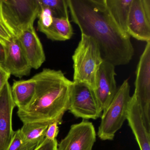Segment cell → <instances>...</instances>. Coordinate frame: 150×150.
I'll use <instances>...</instances> for the list:
<instances>
[{
	"instance_id": "14",
	"label": "cell",
	"mask_w": 150,
	"mask_h": 150,
	"mask_svg": "<svg viewBox=\"0 0 150 150\" xmlns=\"http://www.w3.org/2000/svg\"><path fill=\"white\" fill-rule=\"evenodd\" d=\"M126 119L140 150H150V132L145 125L138 102L134 95L131 98Z\"/></svg>"
},
{
	"instance_id": "7",
	"label": "cell",
	"mask_w": 150,
	"mask_h": 150,
	"mask_svg": "<svg viewBox=\"0 0 150 150\" xmlns=\"http://www.w3.org/2000/svg\"><path fill=\"white\" fill-rule=\"evenodd\" d=\"M68 110L75 117L86 120L97 119L103 112L94 91L84 84L75 83L71 93Z\"/></svg>"
},
{
	"instance_id": "20",
	"label": "cell",
	"mask_w": 150,
	"mask_h": 150,
	"mask_svg": "<svg viewBox=\"0 0 150 150\" xmlns=\"http://www.w3.org/2000/svg\"><path fill=\"white\" fill-rule=\"evenodd\" d=\"M38 18V30L40 31L44 29L49 28L51 25L54 17L49 8H41Z\"/></svg>"
},
{
	"instance_id": "26",
	"label": "cell",
	"mask_w": 150,
	"mask_h": 150,
	"mask_svg": "<svg viewBox=\"0 0 150 150\" xmlns=\"http://www.w3.org/2000/svg\"><path fill=\"white\" fill-rule=\"evenodd\" d=\"M6 46L0 42V63H4L6 59Z\"/></svg>"
},
{
	"instance_id": "23",
	"label": "cell",
	"mask_w": 150,
	"mask_h": 150,
	"mask_svg": "<svg viewBox=\"0 0 150 150\" xmlns=\"http://www.w3.org/2000/svg\"><path fill=\"white\" fill-rule=\"evenodd\" d=\"M58 123L57 122L49 125L45 132V138L50 140H55L59 133Z\"/></svg>"
},
{
	"instance_id": "11",
	"label": "cell",
	"mask_w": 150,
	"mask_h": 150,
	"mask_svg": "<svg viewBox=\"0 0 150 150\" xmlns=\"http://www.w3.org/2000/svg\"><path fill=\"white\" fill-rule=\"evenodd\" d=\"M115 67L104 61L98 71L94 93L103 111L109 105L117 90Z\"/></svg>"
},
{
	"instance_id": "8",
	"label": "cell",
	"mask_w": 150,
	"mask_h": 150,
	"mask_svg": "<svg viewBox=\"0 0 150 150\" xmlns=\"http://www.w3.org/2000/svg\"><path fill=\"white\" fill-rule=\"evenodd\" d=\"M127 34L138 41L150 42V0H132Z\"/></svg>"
},
{
	"instance_id": "4",
	"label": "cell",
	"mask_w": 150,
	"mask_h": 150,
	"mask_svg": "<svg viewBox=\"0 0 150 150\" xmlns=\"http://www.w3.org/2000/svg\"><path fill=\"white\" fill-rule=\"evenodd\" d=\"M131 98L129 84L126 79L117 89L109 105L103 111L97 133L101 140H113L126 119Z\"/></svg>"
},
{
	"instance_id": "12",
	"label": "cell",
	"mask_w": 150,
	"mask_h": 150,
	"mask_svg": "<svg viewBox=\"0 0 150 150\" xmlns=\"http://www.w3.org/2000/svg\"><path fill=\"white\" fill-rule=\"evenodd\" d=\"M6 56L3 64L11 75L22 78L30 74L31 68L17 37H14L6 46Z\"/></svg>"
},
{
	"instance_id": "15",
	"label": "cell",
	"mask_w": 150,
	"mask_h": 150,
	"mask_svg": "<svg viewBox=\"0 0 150 150\" xmlns=\"http://www.w3.org/2000/svg\"><path fill=\"white\" fill-rule=\"evenodd\" d=\"M49 125L25 123L20 129L22 138L23 150H35L45 138Z\"/></svg>"
},
{
	"instance_id": "9",
	"label": "cell",
	"mask_w": 150,
	"mask_h": 150,
	"mask_svg": "<svg viewBox=\"0 0 150 150\" xmlns=\"http://www.w3.org/2000/svg\"><path fill=\"white\" fill-rule=\"evenodd\" d=\"M96 132L91 122L83 120L71 126L67 136L58 144V150H92Z\"/></svg>"
},
{
	"instance_id": "5",
	"label": "cell",
	"mask_w": 150,
	"mask_h": 150,
	"mask_svg": "<svg viewBox=\"0 0 150 150\" xmlns=\"http://www.w3.org/2000/svg\"><path fill=\"white\" fill-rule=\"evenodd\" d=\"M1 15L16 37L34 26L41 10L38 0H1Z\"/></svg>"
},
{
	"instance_id": "22",
	"label": "cell",
	"mask_w": 150,
	"mask_h": 150,
	"mask_svg": "<svg viewBox=\"0 0 150 150\" xmlns=\"http://www.w3.org/2000/svg\"><path fill=\"white\" fill-rule=\"evenodd\" d=\"M7 150H23L22 138L20 129L14 132L12 141Z\"/></svg>"
},
{
	"instance_id": "2",
	"label": "cell",
	"mask_w": 150,
	"mask_h": 150,
	"mask_svg": "<svg viewBox=\"0 0 150 150\" xmlns=\"http://www.w3.org/2000/svg\"><path fill=\"white\" fill-rule=\"evenodd\" d=\"M35 92L31 102L17 114L25 123L60 124L69 108L73 81L60 70L44 68L34 76Z\"/></svg>"
},
{
	"instance_id": "24",
	"label": "cell",
	"mask_w": 150,
	"mask_h": 150,
	"mask_svg": "<svg viewBox=\"0 0 150 150\" xmlns=\"http://www.w3.org/2000/svg\"><path fill=\"white\" fill-rule=\"evenodd\" d=\"M57 139L50 140L45 139L43 142L35 150H58Z\"/></svg>"
},
{
	"instance_id": "3",
	"label": "cell",
	"mask_w": 150,
	"mask_h": 150,
	"mask_svg": "<svg viewBox=\"0 0 150 150\" xmlns=\"http://www.w3.org/2000/svg\"><path fill=\"white\" fill-rule=\"evenodd\" d=\"M73 82L82 84L95 91L98 71L104 61L100 47L94 39L81 35L80 41L72 56Z\"/></svg>"
},
{
	"instance_id": "17",
	"label": "cell",
	"mask_w": 150,
	"mask_h": 150,
	"mask_svg": "<svg viewBox=\"0 0 150 150\" xmlns=\"http://www.w3.org/2000/svg\"><path fill=\"white\" fill-rule=\"evenodd\" d=\"M132 2V0H105V5L113 21L126 35H128L127 23Z\"/></svg>"
},
{
	"instance_id": "10",
	"label": "cell",
	"mask_w": 150,
	"mask_h": 150,
	"mask_svg": "<svg viewBox=\"0 0 150 150\" xmlns=\"http://www.w3.org/2000/svg\"><path fill=\"white\" fill-rule=\"evenodd\" d=\"M16 105L7 81L0 92V150H7L13 136L12 115Z\"/></svg>"
},
{
	"instance_id": "21",
	"label": "cell",
	"mask_w": 150,
	"mask_h": 150,
	"mask_svg": "<svg viewBox=\"0 0 150 150\" xmlns=\"http://www.w3.org/2000/svg\"><path fill=\"white\" fill-rule=\"evenodd\" d=\"M1 0H0V42L6 46L13 38L16 37L10 31L3 20L1 9Z\"/></svg>"
},
{
	"instance_id": "13",
	"label": "cell",
	"mask_w": 150,
	"mask_h": 150,
	"mask_svg": "<svg viewBox=\"0 0 150 150\" xmlns=\"http://www.w3.org/2000/svg\"><path fill=\"white\" fill-rule=\"evenodd\" d=\"M17 38L32 69L40 68L45 62L46 57L34 26L23 31Z\"/></svg>"
},
{
	"instance_id": "16",
	"label": "cell",
	"mask_w": 150,
	"mask_h": 150,
	"mask_svg": "<svg viewBox=\"0 0 150 150\" xmlns=\"http://www.w3.org/2000/svg\"><path fill=\"white\" fill-rule=\"evenodd\" d=\"M36 82L34 76L28 80L15 81L11 86L12 96L18 109L25 108L35 95Z\"/></svg>"
},
{
	"instance_id": "25",
	"label": "cell",
	"mask_w": 150,
	"mask_h": 150,
	"mask_svg": "<svg viewBox=\"0 0 150 150\" xmlns=\"http://www.w3.org/2000/svg\"><path fill=\"white\" fill-rule=\"evenodd\" d=\"M11 74L4 67L3 64L0 63V92L8 81Z\"/></svg>"
},
{
	"instance_id": "19",
	"label": "cell",
	"mask_w": 150,
	"mask_h": 150,
	"mask_svg": "<svg viewBox=\"0 0 150 150\" xmlns=\"http://www.w3.org/2000/svg\"><path fill=\"white\" fill-rule=\"evenodd\" d=\"M41 8H49L54 18H69L67 0H38Z\"/></svg>"
},
{
	"instance_id": "6",
	"label": "cell",
	"mask_w": 150,
	"mask_h": 150,
	"mask_svg": "<svg viewBox=\"0 0 150 150\" xmlns=\"http://www.w3.org/2000/svg\"><path fill=\"white\" fill-rule=\"evenodd\" d=\"M136 97L147 131L150 132V42H146L136 70Z\"/></svg>"
},
{
	"instance_id": "1",
	"label": "cell",
	"mask_w": 150,
	"mask_h": 150,
	"mask_svg": "<svg viewBox=\"0 0 150 150\" xmlns=\"http://www.w3.org/2000/svg\"><path fill=\"white\" fill-rule=\"evenodd\" d=\"M73 22L82 35L95 40L104 61L115 66L129 63L134 53L130 37L113 21L105 0H67Z\"/></svg>"
},
{
	"instance_id": "18",
	"label": "cell",
	"mask_w": 150,
	"mask_h": 150,
	"mask_svg": "<svg viewBox=\"0 0 150 150\" xmlns=\"http://www.w3.org/2000/svg\"><path fill=\"white\" fill-rule=\"evenodd\" d=\"M52 41H65L73 35L72 26L69 18H53L51 25L40 31Z\"/></svg>"
}]
</instances>
